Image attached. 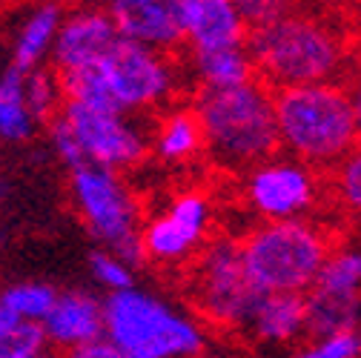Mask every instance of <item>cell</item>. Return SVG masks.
Instances as JSON below:
<instances>
[{"instance_id": "obj_6", "label": "cell", "mask_w": 361, "mask_h": 358, "mask_svg": "<svg viewBox=\"0 0 361 358\" xmlns=\"http://www.w3.org/2000/svg\"><path fill=\"white\" fill-rule=\"evenodd\" d=\"M47 129L49 147L66 169L89 163L126 172L141 166L149 155V129L144 121L118 109L63 101Z\"/></svg>"}, {"instance_id": "obj_10", "label": "cell", "mask_w": 361, "mask_h": 358, "mask_svg": "<svg viewBox=\"0 0 361 358\" xmlns=\"http://www.w3.org/2000/svg\"><path fill=\"white\" fill-rule=\"evenodd\" d=\"M241 198L258 221L310 218L324 198V184L319 169L287 152H273L241 172Z\"/></svg>"}, {"instance_id": "obj_27", "label": "cell", "mask_w": 361, "mask_h": 358, "mask_svg": "<svg viewBox=\"0 0 361 358\" xmlns=\"http://www.w3.org/2000/svg\"><path fill=\"white\" fill-rule=\"evenodd\" d=\"M233 4L250 32L276 23L279 18L293 12V0H233Z\"/></svg>"}, {"instance_id": "obj_4", "label": "cell", "mask_w": 361, "mask_h": 358, "mask_svg": "<svg viewBox=\"0 0 361 358\" xmlns=\"http://www.w3.org/2000/svg\"><path fill=\"white\" fill-rule=\"evenodd\" d=\"M273 104L279 149L312 169H330L361 141L350 92L338 80L276 89Z\"/></svg>"}, {"instance_id": "obj_17", "label": "cell", "mask_w": 361, "mask_h": 358, "mask_svg": "<svg viewBox=\"0 0 361 358\" xmlns=\"http://www.w3.org/2000/svg\"><path fill=\"white\" fill-rule=\"evenodd\" d=\"M247 23L233 0H187L184 6V43L190 49L233 47L247 43Z\"/></svg>"}, {"instance_id": "obj_24", "label": "cell", "mask_w": 361, "mask_h": 358, "mask_svg": "<svg viewBox=\"0 0 361 358\" xmlns=\"http://www.w3.org/2000/svg\"><path fill=\"white\" fill-rule=\"evenodd\" d=\"M55 295H58V290L49 287L47 281H20V284H9L0 292V304H4L15 319L40 324V319L49 312Z\"/></svg>"}, {"instance_id": "obj_18", "label": "cell", "mask_w": 361, "mask_h": 358, "mask_svg": "<svg viewBox=\"0 0 361 358\" xmlns=\"http://www.w3.org/2000/svg\"><path fill=\"white\" fill-rule=\"evenodd\" d=\"M149 152L166 166H184L204 155V135L192 106H166L149 132Z\"/></svg>"}, {"instance_id": "obj_19", "label": "cell", "mask_w": 361, "mask_h": 358, "mask_svg": "<svg viewBox=\"0 0 361 358\" xmlns=\"http://www.w3.org/2000/svg\"><path fill=\"white\" fill-rule=\"evenodd\" d=\"M63 15L66 12L58 0H43L35 9H29L12 43V63L18 69H35V66L49 63V52H52V43H55Z\"/></svg>"}, {"instance_id": "obj_30", "label": "cell", "mask_w": 361, "mask_h": 358, "mask_svg": "<svg viewBox=\"0 0 361 358\" xmlns=\"http://www.w3.org/2000/svg\"><path fill=\"white\" fill-rule=\"evenodd\" d=\"M35 358H66L63 352H55V350H43L40 355H35Z\"/></svg>"}, {"instance_id": "obj_8", "label": "cell", "mask_w": 361, "mask_h": 358, "mask_svg": "<svg viewBox=\"0 0 361 358\" xmlns=\"http://www.w3.org/2000/svg\"><path fill=\"white\" fill-rule=\"evenodd\" d=\"M69 198L86 233L101 249H109L129 261L144 264L141 255V223L144 209L135 190L126 184L123 172L104 166H72L69 169Z\"/></svg>"}, {"instance_id": "obj_2", "label": "cell", "mask_w": 361, "mask_h": 358, "mask_svg": "<svg viewBox=\"0 0 361 358\" xmlns=\"http://www.w3.org/2000/svg\"><path fill=\"white\" fill-rule=\"evenodd\" d=\"M192 109L204 135V158L215 169L241 175L279 152L273 89L264 80L250 78L224 89H198Z\"/></svg>"}, {"instance_id": "obj_25", "label": "cell", "mask_w": 361, "mask_h": 358, "mask_svg": "<svg viewBox=\"0 0 361 358\" xmlns=\"http://www.w3.org/2000/svg\"><path fill=\"white\" fill-rule=\"evenodd\" d=\"M287 358H361V327L310 335L307 341L293 344Z\"/></svg>"}, {"instance_id": "obj_29", "label": "cell", "mask_w": 361, "mask_h": 358, "mask_svg": "<svg viewBox=\"0 0 361 358\" xmlns=\"http://www.w3.org/2000/svg\"><path fill=\"white\" fill-rule=\"evenodd\" d=\"M350 92V104H353V115H355V126H358V135H361V75L355 78V83L347 89Z\"/></svg>"}, {"instance_id": "obj_31", "label": "cell", "mask_w": 361, "mask_h": 358, "mask_svg": "<svg viewBox=\"0 0 361 358\" xmlns=\"http://www.w3.org/2000/svg\"><path fill=\"white\" fill-rule=\"evenodd\" d=\"M6 195H9V181L0 178V201H6Z\"/></svg>"}, {"instance_id": "obj_28", "label": "cell", "mask_w": 361, "mask_h": 358, "mask_svg": "<svg viewBox=\"0 0 361 358\" xmlns=\"http://www.w3.org/2000/svg\"><path fill=\"white\" fill-rule=\"evenodd\" d=\"M63 355L66 358H126L106 335H98V338L86 341V344H80V347H75V350H69Z\"/></svg>"}, {"instance_id": "obj_13", "label": "cell", "mask_w": 361, "mask_h": 358, "mask_svg": "<svg viewBox=\"0 0 361 358\" xmlns=\"http://www.w3.org/2000/svg\"><path fill=\"white\" fill-rule=\"evenodd\" d=\"M184 6L187 0H106L104 9L121 37L175 52L184 43Z\"/></svg>"}, {"instance_id": "obj_21", "label": "cell", "mask_w": 361, "mask_h": 358, "mask_svg": "<svg viewBox=\"0 0 361 358\" xmlns=\"http://www.w3.org/2000/svg\"><path fill=\"white\" fill-rule=\"evenodd\" d=\"M23 75L26 69H18L15 63H9V69L0 75V141L6 144L29 141L40 126L23 92Z\"/></svg>"}, {"instance_id": "obj_11", "label": "cell", "mask_w": 361, "mask_h": 358, "mask_svg": "<svg viewBox=\"0 0 361 358\" xmlns=\"http://www.w3.org/2000/svg\"><path fill=\"white\" fill-rule=\"evenodd\" d=\"M215 206L207 192H175L141 223V255L164 270H184L212 238Z\"/></svg>"}, {"instance_id": "obj_23", "label": "cell", "mask_w": 361, "mask_h": 358, "mask_svg": "<svg viewBox=\"0 0 361 358\" xmlns=\"http://www.w3.org/2000/svg\"><path fill=\"white\" fill-rule=\"evenodd\" d=\"M330 195L350 218L361 221V141L330 166Z\"/></svg>"}, {"instance_id": "obj_20", "label": "cell", "mask_w": 361, "mask_h": 358, "mask_svg": "<svg viewBox=\"0 0 361 358\" xmlns=\"http://www.w3.org/2000/svg\"><path fill=\"white\" fill-rule=\"evenodd\" d=\"M187 72L198 83V89H224V86H235L255 78V66H252L247 43L190 49Z\"/></svg>"}, {"instance_id": "obj_32", "label": "cell", "mask_w": 361, "mask_h": 358, "mask_svg": "<svg viewBox=\"0 0 361 358\" xmlns=\"http://www.w3.org/2000/svg\"><path fill=\"white\" fill-rule=\"evenodd\" d=\"M358 244H361V238H358Z\"/></svg>"}, {"instance_id": "obj_7", "label": "cell", "mask_w": 361, "mask_h": 358, "mask_svg": "<svg viewBox=\"0 0 361 358\" xmlns=\"http://www.w3.org/2000/svg\"><path fill=\"white\" fill-rule=\"evenodd\" d=\"M244 270L258 292H307L333 249L319 221H258L238 241Z\"/></svg>"}, {"instance_id": "obj_26", "label": "cell", "mask_w": 361, "mask_h": 358, "mask_svg": "<svg viewBox=\"0 0 361 358\" xmlns=\"http://www.w3.org/2000/svg\"><path fill=\"white\" fill-rule=\"evenodd\" d=\"M89 273H92L98 287L106 290V295L135 284V266L129 261H123L121 255L109 252V249H95L92 252V258H89Z\"/></svg>"}, {"instance_id": "obj_12", "label": "cell", "mask_w": 361, "mask_h": 358, "mask_svg": "<svg viewBox=\"0 0 361 358\" xmlns=\"http://www.w3.org/2000/svg\"><path fill=\"white\" fill-rule=\"evenodd\" d=\"M307 335L361 327V244L333 247L304 292Z\"/></svg>"}, {"instance_id": "obj_33", "label": "cell", "mask_w": 361, "mask_h": 358, "mask_svg": "<svg viewBox=\"0 0 361 358\" xmlns=\"http://www.w3.org/2000/svg\"><path fill=\"white\" fill-rule=\"evenodd\" d=\"M195 358H201V355H195Z\"/></svg>"}, {"instance_id": "obj_22", "label": "cell", "mask_w": 361, "mask_h": 358, "mask_svg": "<svg viewBox=\"0 0 361 358\" xmlns=\"http://www.w3.org/2000/svg\"><path fill=\"white\" fill-rule=\"evenodd\" d=\"M23 92H26L29 109L37 118V123H49L58 115V109L63 106V101H66L63 98V86H61V75L49 63L26 69Z\"/></svg>"}, {"instance_id": "obj_16", "label": "cell", "mask_w": 361, "mask_h": 358, "mask_svg": "<svg viewBox=\"0 0 361 358\" xmlns=\"http://www.w3.org/2000/svg\"><path fill=\"white\" fill-rule=\"evenodd\" d=\"M264 347H293L307 335V307L301 292H258L244 330Z\"/></svg>"}, {"instance_id": "obj_14", "label": "cell", "mask_w": 361, "mask_h": 358, "mask_svg": "<svg viewBox=\"0 0 361 358\" xmlns=\"http://www.w3.org/2000/svg\"><path fill=\"white\" fill-rule=\"evenodd\" d=\"M118 37L121 35L112 18L106 15V9H98V6L75 9L61 20V29L49 52V66L58 75L92 66L109 52V47Z\"/></svg>"}, {"instance_id": "obj_15", "label": "cell", "mask_w": 361, "mask_h": 358, "mask_svg": "<svg viewBox=\"0 0 361 358\" xmlns=\"http://www.w3.org/2000/svg\"><path fill=\"white\" fill-rule=\"evenodd\" d=\"M47 347L55 352H69L86 341L104 335V298L89 290L58 292L49 312L40 319Z\"/></svg>"}, {"instance_id": "obj_1", "label": "cell", "mask_w": 361, "mask_h": 358, "mask_svg": "<svg viewBox=\"0 0 361 358\" xmlns=\"http://www.w3.org/2000/svg\"><path fill=\"white\" fill-rule=\"evenodd\" d=\"M61 86L66 101L141 118L172 106L184 86V72L172 61V52L118 37L98 63L61 75Z\"/></svg>"}, {"instance_id": "obj_3", "label": "cell", "mask_w": 361, "mask_h": 358, "mask_svg": "<svg viewBox=\"0 0 361 358\" xmlns=\"http://www.w3.org/2000/svg\"><path fill=\"white\" fill-rule=\"evenodd\" d=\"M247 49L255 78L269 89L338 80L350 58L338 26L295 9L276 23L252 29L247 35Z\"/></svg>"}, {"instance_id": "obj_9", "label": "cell", "mask_w": 361, "mask_h": 358, "mask_svg": "<svg viewBox=\"0 0 361 358\" xmlns=\"http://www.w3.org/2000/svg\"><path fill=\"white\" fill-rule=\"evenodd\" d=\"M187 295L204 327L238 333L258 298L235 238H209L187 264Z\"/></svg>"}, {"instance_id": "obj_5", "label": "cell", "mask_w": 361, "mask_h": 358, "mask_svg": "<svg viewBox=\"0 0 361 358\" xmlns=\"http://www.w3.org/2000/svg\"><path fill=\"white\" fill-rule=\"evenodd\" d=\"M104 335L126 358H195L207 350L198 316L135 284L104 298Z\"/></svg>"}]
</instances>
